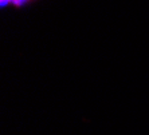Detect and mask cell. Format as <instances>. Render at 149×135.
Instances as JSON below:
<instances>
[{"instance_id":"cell-1","label":"cell","mask_w":149,"mask_h":135,"mask_svg":"<svg viewBox=\"0 0 149 135\" xmlns=\"http://www.w3.org/2000/svg\"><path fill=\"white\" fill-rule=\"evenodd\" d=\"M27 0H11V4H15V6H22L24 4Z\"/></svg>"},{"instance_id":"cell-2","label":"cell","mask_w":149,"mask_h":135,"mask_svg":"<svg viewBox=\"0 0 149 135\" xmlns=\"http://www.w3.org/2000/svg\"><path fill=\"white\" fill-rule=\"evenodd\" d=\"M0 3H1V7H6L7 4L11 3V0H0Z\"/></svg>"}]
</instances>
